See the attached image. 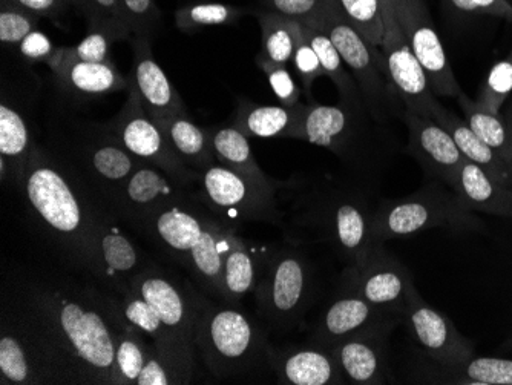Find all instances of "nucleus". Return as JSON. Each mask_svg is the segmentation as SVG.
<instances>
[{
  "label": "nucleus",
  "instance_id": "26",
  "mask_svg": "<svg viewBox=\"0 0 512 385\" xmlns=\"http://www.w3.org/2000/svg\"><path fill=\"white\" fill-rule=\"evenodd\" d=\"M7 310V309H5ZM8 312V310H7ZM10 313L2 316L0 335V381L2 384L36 385L50 384L48 373L36 347L25 330Z\"/></svg>",
  "mask_w": 512,
  "mask_h": 385
},
{
  "label": "nucleus",
  "instance_id": "3",
  "mask_svg": "<svg viewBox=\"0 0 512 385\" xmlns=\"http://www.w3.org/2000/svg\"><path fill=\"white\" fill-rule=\"evenodd\" d=\"M192 198L184 195L171 201L135 229L186 269L209 297L223 301L224 260L234 246L237 228L215 218Z\"/></svg>",
  "mask_w": 512,
  "mask_h": 385
},
{
  "label": "nucleus",
  "instance_id": "53",
  "mask_svg": "<svg viewBox=\"0 0 512 385\" xmlns=\"http://www.w3.org/2000/svg\"><path fill=\"white\" fill-rule=\"evenodd\" d=\"M14 4L39 17L59 19L69 7H74V0H11Z\"/></svg>",
  "mask_w": 512,
  "mask_h": 385
},
{
  "label": "nucleus",
  "instance_id": "22",
  "mask_svg": "<svg viewBox=\"0 0 512 385\" xmlns=\"http://www.w3.org/2000/svg\"><path fill=\"white\" fill-rule=\"evenodd\" d=\"M267 361L279 384L338 385L345 382L332 350L315 343L281 350L269 347Z\"/></svg>",
  "mask_w": 512,
  "mask_h": 385
},
{
  "label": "nucleus",
  "instance_id": "55",
  "mask_svg": "<svg viewBox=\"0 0 512 385\" xmlns=\"http://www.w3.org/2000/svg\"><path fill=\"white\" fill-rule=\"evenodd\" d=\"M505 122H506V128H508V132H509V139H511V148H512V109H511V111L508 112V114H506Z\"/></svg>",
  "mask_w": 512,
  "mask_h": 385
},
{
  "label": "nucleus",
  "instance_id": "24",
  "mask_svg": "<svg viewBox=\"0 0 512 385\" xmlns=\"http://www.w3.org/2000/svg\"><path fill=\"white\" fill-rule=\"evenodd\" d=\"M46 65L50 66L60 88L77 96L100 97L129 89V79L117 70L112 60L100 63L74 60L68 47L56 48Z\"/></svg>",
  "mask_w": 512,
  "mask_h": 385
},
{
  "label": "nucleus",
  "instance_id": "28",
  "mask_svg": "<svg viewBox=\"0 0 512 385\" xmlns=\"http://www.w3.org/2000/svg\"><path fill=\"white\" fill-rule=\"evenodd\" d=\"M427 117L447 129L463 157L479 165L494 180L500 181L503 185L512 186V166H509L496 151L482 142L467 122L454 116L453 112L445 109L439 102L433 106Z\"/></svg>",
  "mask_w": 512,
  "mask_h": 385
},
{
  "label": "nucleus",
  "instance_id": "46",
  "mask_svg": "<svg viewBox=\"0 0 512 385\" xmlns=\"http://www.w3.org/2000/svg\"><path fill=\"white\" fill-rule=\"evenodd\" d=\"M256 63L266 74L267 82L281 105L289 106V108L298 105L301 89L298 88L292 74L287 70V65L269 62L263 56L256 57Z\"/></svg>",
  "mask_w": 512,
  "mask_h": 385
},
{
  "label": "nucleus",
  "instance_id": "1",
  "mask_svg": "<svg viewBox=\"0 0 512 385\" xmlns=\"http://www.w3.org/2000/svg\"><path fill=\"white\" fill-rule=\"evenodd\" d=\"M10 312L36 347L50 384L115 385V339L123 316L112 298L37 283Z\"/></svg>",
  "mask_w": 512,
  "mask_h": 385
},
{
  "label": "nucleus",
  "instance_id": "32",
  "mask_svg": "<svg viewBox=\"0 0 512 385\" xmlns=\"http://www.w3.org/2000/svg\"><path fill=\"white\" fill-rule=\"evenodd\" d=\"M36 143L31 137L30 126L23 112L13 105L7 96L2 97L0 106V158L7 163L17 186H22L28 160Z\"/></svg>",
  "mask_w": 512,
  "mask_h": 385
},
{
  "label": "nucleus",
  "instance_id": "54",
  "mask_svg": "<svg viewBox=\"0 0 512 385\" xmlns=\"http://www.w3.org/2000/svg\"><path fill=\"white\" fill-rule=\"evenodd\" d=\"M382 4L387 5L391 10L396 11L407 2V0H381Z\"/></svg>",
  "mask_w": 512,
  "mask_h": 385
},
{
  "label": "nucleus",
  "instance_id": "20",
  "mask_svg": "<svg viewBox=\"0 0 512 385\" xmlns=\"http://www.w3.org/2000/svg\"><path fill=\"white\" fill-rule=\"evenodd\" d=\"M359 112L342 102L336 106L304 105L293 139L324 146L348 160L355 155Z\"/></svg>",
  "mask_w": 512,
  "mask_h": 385
},
{
  "label": "nucleus",
  "instance_id": "29",
  "mask_svg": "<svg viewBox=\"0 0 512 385\" xmlns=\"http://www.w3.org/2000/svg\"><path fill=\"white\" fill-rule=\"evenodd\" d=\"M154 120L163 129L172 149L184 165L194 171L203 172L217 163L212 151L211 131L195 125L189 114H174Z\"/></svg>",
  "mask_w": 512,
  "mask_h": 385
},
{
  "label": "nucleus",
  "instance_id": "13",
  "mask_svg": "<svg viewBox=\"0 0 512 385\" xmlns=\"http://www.w3.org/2000/svg\"><path fill=\"white\" fill-rule=\"evenodd\" d=\"M401 318L428 358L440 367L460 366L473 358L474 346L470 339L460 335L453 321L444 313L425 303L417 290L408 298Z\"/></svg>",
  "mask_w": 512,
  "mask_h": 385
},
{
  "label": "nucleus",
  "instance_id": "21",
  "mask_svg": "<svg viewBox=\"0 0 512 385\" xmlns=\"http://www.w3.org/2000/svg\"><path fill=\"white\" fill-rule=\"evenodd\" d=\"M131 42L134 62H132L129 85L137 91L138 97L152 119L174 116V114H188V109L177 89L152 56L151 40L132 37Z\"/></svg>",
  "mask_w": 512,
  "mask_h": 385
},
{
  "label": "nucleus",
  "instance_id": "37",
  "mask_svg": "<svg viewBox=\"0 0 512 385\" xmlns=\"http://www.w3.org/2000/svg\"><path fill=\"white\" fill-rule=\"evenodd\" d=\"M152 346L145 343L142 332L123 318L115 339V385H137Z\"/></svg>",
  "mask_w": 512,
  "mask_h": 385
},
{
  "label": "nucleus",
  "instance_id": "10",
  "mask_svg": "<svg viewBox=\"0 0 512 385\" xmlns=\"http://www.w3.org/2000/svg\"><path fill=\"white\" fill-rule=\"evenodd\" d=\"M106 126L117 137L120 145L138 162L157 166L186 188L200 183V172L181 162L165 132L146 111L137 91L131 85L122 111L111 122L106 123Z\"/></svg>",
  "mask_w": 512,
  "mask_h": 385
},
{
  "label": "nucleus",
  "instance_id": "34",
  "mask_svg": "<svg viewBox=\"0 0 512 385\" xmlns=\"http://www.w3.org/2000/svg\"><path fill=\"white\" fill-rule=\"evenodd\" d=\"M120 297H122L120 300H114V298H112V301H114L119 312L122 313L123 318H125L131 326H134L138 332H142L143 335L151 339L157 355L160 356V358L168 364L169 369L174 372L178 384H183L180 375H178L177 370H175L174 364H172V350L168 333H166L165 327L161 324L160 316L157 315L154 307L131 289L120 293Z\"/></svg>",
  "mask_w": 512,
  "mask_h": 385
},
{
  "label": "nucleus",
  "instance_id": "40",
  "mask_svg": "<svg viewBox=\"0 0 512 385\" xmlns=\"http://www.w3.org/2000/svg\"><path fill=\"white\" fill-rule=\"evenodd\" d=\"M74 7L88 20L89 31H106L115 40L132 39L122 0H74Z\"/></svg>",
  "mask_w": 512,
  "mask_h": 385
},
{
  "label": "nucleus",
  "instance_id": "17",
  "mask_svg": "<svg viewBox=\"0 0 512 385\" xmlns=\"http://www.w3.org/2000/svg\"><path fill=\"white\" fill-rule=\"evenodd\" d=\"M188 194V188L157 166L140 162L112 205L111 214L137 226L154 212Z\"/></svg>",
  "mask_w": 512,
  "mask_h": 385
},
{
  "label": "nucleus",
  "instance_id": "15",
  "mask_svg": "<svg viewBox=\"0 0 512 385\" xmlns=\"http://www.w3.org/2000/svg\"><path fill=\"white\" fill-rule=\"evenodd\" d=\"M111 212H103L92 232L88 272L115 292L129 289L132 278L146 267L128 235L115 224Z\"/></svg>",
  "mask_w": 512,
  "mask_h": 385
},
{
  "label": "nucleus",
  "instance_id": "52",
  "mask_svg": "<svg viewBox=\"0 0 512 385\" xmlns=\"http://www.w3.org/2000/svg\"><path fill=\"white\" fill-rule=\"evenodd\" d=\"M454 8L465 13H485L512 20V7L506 0H448Z\"/></svg>",
  "mask_w": 512,
  "mask_h": 385
},
{
  "label": "nucleus",
  "instance_id": "48",
  "mask_svg": "<svg viewBox=\"0 0 512 385\" xmlns=\"http://www.w3.org/2000/svg\"><path fill=\"white\" fill-rule=\"evenodd\" d=\"M117 42L115 37L102 30H91L88 36L76 45L68 47L69 56L82 62H109L111 60L112 43Z\"/></svg>",
  "mask_w": 512,
  "mask_h": 385
},
{
  "label": "nucleus",
  "instance_id": "23",
  "mask_svg": "<svg viewBox=\"0 0 512 385\" xmlns=\"http://www.w3.org/2000/svg\"><path fill=\"white\" fill-rule=\"evenodd\" d=\"M375 212L359 200H339L327 209V231L341 254L359 266L379 246L373 234Z\"/></svg>",
  "mask_w": 512,
  "mask_h": 385
},
{
  "label": "nucleus",
  "instance_id": "30",
  "mask_svg": "<svg viewBox=\"0 0 512 385\" xmlns=\"http://www.w3.org/2000/svg\"><path fill=\"white\" fill-rule=\"evenodd\" d=\"M296 106H261L240 100L234 125L247 137L258 139H293L302 112Z\"/></svg>",
  "mask_w": 512,
  "mask_h": 385
},
{
  "label": "nucleus",
  "instance_id": "35",
  "mask_svg": "<svg viewBox=\"0 0 512 385\" xmlns=\"http://www.w3.org/2000/svg\"><path fill=\"white\" fill-rule=\"evenodd\" d=\"M212 151L215 160L227 168L241 172L264 185H272L270 178L261 171L250 148L247 135L237 126H221L211 129Z\"/></svg>",
  "mask_w": 512,
  "mask_h": 385
},
{
  "label": "nucleus",
  "instance_id": "33",
  "mask_svg": "<svg viewBox=\"0 0 512 385\" xmlns=\"http://www.w3.org/2000/svg\"><path fill=\"white\" fill-rule=\"evenodd\" d=\"M299 24H301L302 31H304V36L315 50L325 76L329 77L338 88L341 102L350 106V108L356 109V111H364L365 103L361 89H359L355 77L350 76L348 71L345 70L344 60H342L339 51L336 50L335 43L321 28L316 27L312 22H299Z\"/></svg>",
  "mask_w": 512,
  "mask_h": 385
},
{
  "label": "nucleus",
  "instance_id": "44",
  "mask_svg": "<svg viewBox=\"0 0 512 385\" xmlns=\"http://www.w3.org/2000/svg\"><path fill=\"white\" fill-rule=\"evenodd\" d=\"M39 16L23 10L11 0H0V42L19 45L28 34L36 31Z\"/></svg>",
  "mask_w": 512,
  "mask_h": 385
},
{
  "label": "nucleus",
  "instance_id": "25",
  "mask_svg": "<svg viewBox=\"0 0 512 385\" xmlns=\"http://www.w3.org/2000/svg\"><path fill=\"white\" fill-rule=\"evenodd\" d=\"M394 316L398 315L379 309L365 298L359 297L358 293L347 290L324 310L316 324L312 341L318 346L330 349L341 339L382 321L393 320Z\"/></svg>",
  "mask_w": 512,
  "mask_h": 385
},
{
  "label": "nucleus",
  "instance_id": "42",
  "mask_svg": "<svg viewBox=\"0 0 512 385\" xmlns=\"http://www.w3.org/2000/svg\"><path fill=\"white\" fill-rule=\"evenodd\" d=\"M345 17L358 33L379 48L384 39V13L381 0H339Z\"/></svg>",
  "mask_w": 512,
  "mask_h": 385
},
{
  "label": "nucleus",
  "instance_id": "11",
  "mask_svg": "<svg viewBox=\"0 0 512 385\" xmlns=\"http://www.w3.org/2000/svg\"><path fill=\"white\" fill-rule=\"evenodd\" d=\"M201 198L207 209L230 220H275L273 186L214 163L200 172Z\"/></svg>",
  "mask_w": 512,
  "mask_h": 385
},
{
  "label": "nucleus",
  "instance_id": "6",
  "mask_svg": "<svg viewBox=\"0 0 512 385\" xmlns=\"http://www.w3.org/2000/svg\"><path fill=\"white\" fill-rule=\"evenodd\" d=\"M129 289L148 301L168 333L172 364L183 384L194 378L195 292L160 267L146 266Z\"/></svg>",
  "mask_w": 512,
  "mask_h": 385
},
{
  "label": "nucleus",
  "instance_id": "19",
  "mask_svg": "<svg viewBox=\"0 0 512 385\" xmlns=\"http://www.w3.org/2000/svg\"><path fill=\"white\" fill-rule=\"evenodd\" d=\"M405 125L408 128V151L422 166L453 188L457 172L467 158L457 148L447 129L430 117L405 109Z\"/></svg>",
  "mask_w": 512,
  "mask_h": 385
},
{
  "label": "nucleus",
  "instance_id": "38",
  "mask_svg": "<svg viewBox=\"0 0 512 385\" xmlns=\"http://www.w3.org/2000/svg\"><path fill=\"white\" fill-rule=\"evenodd\" d=\"M256 16L260 20L261 33H263V42H261L263 50L260 56L279 65L292 62L301 24L272 11H261L256 13Z\"/></svg>",
  "mask_w": 512,
  "mask_h": 385
},
{
  "label": "nucleus",
  "instance_id": "27",
  "mask_svg": "<svg viewBox=\"0 0 512 385\" xmlns=\"http://www.w3.org/2000/svg\"><path fill=\"white\" fill-rule=\"evenodd\" d=\"M453 189L470 209L512 217V186L494 180L470 160H465L460 166Z\"/></svg>",
  "mask_w": 512,
  "mask_h": 385
},
{
  "label": "nucleus",
  "instance_id": "47",
  "mask_svg": "<svg viewBox=\"0 0 512 385\" xmlns=\"http://www.w3.org/2000/svg\"><path fill=\"white\" fill-rule=\"evenodd\" d=\"M292 63L295 66L299 79H301L302 85H304V91H306L307 96H310L313 82L319 79V77L325 76V74L315 50H313L306 36H304L302 27L301 31H299L298 40H296Z\"/></svg>",
  "mask_w": 512,
  "mask_h": 385
},
{
  "label": "nucleus",
  "instance_id": "4",
  "mask_svg": "<svg viewBox=\"0 0 512 385\" xmlns=\"http://www.w3.org/2000/svg\"><path fill=\"white\" fill-rule=\"evenodd\" d=\"M195 347L215 378H237L267 359L266 335L243 310L195 293Z\"/></svg>",
  "mask_w": 512,
  "mask_h": 385
},
{
  "label": "nucleus",
  "instance_id": "36",
  "mask_svg": "<svg viewBox=\"0 0 512 385\" xmlns=\"http://www.w3.org/2000/svg\"><path fill=\"white\" fill-rule=\"evenodd\" d=\"M431 381L445 384L512 385V359L471 358L456 367H440Z\"/></svg>",
  "mask_w": 512,
  "mask_h": 385
},
{
  "label": "nucleus",
  "instance_id": "31",
  "mask_svg": "<svg viewBox=\"0 0 512 385\" xmlns=\"http://www.w3.org/2000/svg\"><path fill=\"white\" fill-rule=\"evenodd\" d=\"M266 266L267 261L258 254V249L237 235L224 260L223 303L237 306L247 293L256 289Z\"/></svg>",
  "mask_w": 512,
  "mask_h": 385
},
{
  "label": "nucleus",
  "instance_id": "18",
  "mask_svg": "<svg viewBox=\"0 0 512 385\" xmlns=\"http://www.w3.org/2000/svg\"><path fill=\"white\" fill-rule=\"evenodd\" d=\"M391 321H382L353 333L330 347L345 382L379 385L388 381L387 335Z\"/></svg>",
  "mask_w": 512,
  "mask_h": 385
},
{
  "label": "nucleus",
  "instance_id": "8",
  "mask_svg": "<svg viewBox=\"0 0 512 385\" xmlns=\"http://www.w3.org/2000/svg\"><path fill=\"white\" fill-rule=\"evenodd\" d=\"M312 270L299 252L284 249L267 261L256 286L258 312L276 330H290L309 306Z\"/></svg>",
  "mask_w": 512,
  "mask_h": 385
},
{
  "label": "nucleus",
  "instance_id": "39",
  "mask_svg": "<svg viewBox=\"0 0 512 385\" xmlns=\"http://www.w3.org/2000/svg\"><path fill=\"white\" fill-rule=\"evenodd\" d=\"M457 102L467 117L468 126L476 132L477 137L496 151L509 166H512L511 139H509L505 119L500 114L486 111L465 93L457 97Z\"/></svg>",
  "mask_w": 512,
  "mask_h": 385
},
{
  "label": "nucleus",
  "instance_id": "9",
  "mask_svg": "<svg viewBox=\"0 0 512 385\" xmlns=\"http://www.w3.org/2000/svg\"><path fill=\"white\" fill-rule=\"evenodd\" d=\"M459 197L425 189L413 197L385 203L373 218V234L379 244L393 238L411 237L431 228H468L474 218Z\"/></svg>",
  "mask_w": 512,
  "mask_h": 385
},
{
  "label": "nucleus",
  "instance_id": "51",
  "mask_svg": "<svg viewBox=\"0 0 512 385\" xmlns=\"http://www.w3.org/2000/svg\"><path fill=\"white\" fill-rule=\"evenodd\" d=\"M17 47H19L20 56L23 59L30 60V62L48 63V60L56 51L50 37L37 30L28 34Z\"/></svg>",
  "mask_w": 512,
  "mask_h": 385
},
{
  "label": "nucleus",
  "instance_id": "7",
  "mask_svg": "<svg viewBox=\"0 0 512 385\" xmlns=\"http://www.w3.org/2000/svg\"><path fill=\"white\" fill-rule=\"evenodd\" d=\"M321 28L335 43L336 50L341 54L345 65L353 71L356 83L361 89L365 106L376 120L384 119V109L388 105L387 65L384 54L358 33L350 20L345 17L339 0H332L315 19L306 20ZM391 82V80H390Z\"/></svg>",
  "mask_w": 512,
  "mask_h": 385
},
{
  "label": "nucleus",
  "instance_id": "2",
  "mask_svg": "<svg viewBox=\"0 0 512 385\" xmlns=\"http://www.w3.org/2000/svg\"><path fill=\"white\" fill-rule=\"evenodd\" d=\"M20 189L43 232L88 270L92 232L106 209L79 174L56 152L36 143Z\"/></svg>",
  "mask_w": 512,
  "mask_h": 385
},
{
  "label": "nucleus",
  "instance_id": "43",
  "mask_svg": "<svg viewBox=\"0 0 512 385\" xmlns=\"http://www.w3.org/2000/svg\"><path fill=\"white\" fill-rule=\"evenodd\" d=\"M512 93V53L491 68L477 97V105L493 114H500L503 103Z\"/></svg>",
  "mask_w": 512,
  "mask_h": 385
},
{
  "label": "nucleus",
  "instance_id": "49",
  "mask_svg": "<svg viewBox=\"0 0 512 385\" xmlns=\"http://www.w3.org/2000/svg\"><path fill=\"white\" fill-rule=\"evenodd\" d=\"M332 0H264L267 11L289 17L296 22L315 19Z\"/></svg>",
  "mask_w": 512,
  "mask_h": 385
},
{
  "label": "nucleus",
  "instance_id": "41",
  "mask_svg": "<svg viewBox=\"0 0 512 385\" xmlns=\"http://www.w3.org/2000/svg\"><path fill=\"white\" fill-rule=\"evenodd\" d=\"M243 11L218 2H204V4L186 5L175 11V24L178 30L194 34L206 27H220L232 24Z\"/></svg>",
  "mask_w": 512,
  "mask_h": 385
},
{
  "label": "nucleus",
  "instance_id": "50",
  "mask_svg": "<svg viewBox=\"0 0 512 385\" xmlns=\"http://www.w3.org/2000/svg\"><path fill=\"white\" fill-rule=\"evenodd\" d=\"M178 384L174 372L169 369L160 356L155 352V347L152 346L151 353H149L148 361L143 367L142 373L138 376L137 385H174Z\"/></svg>",
  "mask_w": 512,
  "mask_h": 385
},
{
  "label": "nucleus",
  "instance_id": "45",
  "mask_svg": "<svg viewBox=\"0 0 512 385\" xmlns=\"http://www.w3.org/2000/svg\"><path fill=\"white\" fill-rule=\"evenodd\" d=\"M122 7L132 37L152 40L161 25V11L155 0H122Z\"/></svg>",
  "mask_w": 512,
  "mask_h": 385
},
{
  "label": "nucleus",
  "instance_id": "16",
  "mask_svg": "<svg viewBox=\"0 0 512 385\" xmlns=\"http://www.w3.org/2000/svg\"><path fill=\"white\" fill-rule=\"evenodd\" d=\"M347 290L358 293L359 297L379 309L401 316L416 287L407 267L385 254L379 244L364 263L353 267L352 281Z\"/></svg>",
  "mask_w": 512,
  "mask_h": 385
},
{
  "label": "nucleus",
  "instance_id": "12",
  "mask_svg": "<svg viewBox=\"0 0 512 385\" xmlns=\"http://www.w3.org/2000/svg\"><path fill=\"white\" fill-rule=\"evenodd\" d=\"M382 13H384V39H382L381 48L391 83L408 111L428 116L437 100L428 82L427 74L408 45L407 37L394 11L382 4Z\"/></svg>",
  "mask_w": 512,
  "mask_h": 385
},
{
  "label": "nucleus",
  "instance_id": "14",
  "mask_svg": "<svg viewBox=\"0 0 512 385\" xmlns=\"http://www.w3.org/2000/svg\"><path fill=\"white\" fill-rule=\"evenodd\" d=\"M394 14L398 17L414 56L427 74L433 93L457 99L463 91L454 77L424 0H407Z\"/></svg>",
  "mask_w": 512,
  "mask_h": 385
},
{
  "label": "nucleus",
  "instance_id": "5",
  "mask_svg": "<svg viewBox=\"0 0 512 385\" xmlns=\"http://www.w3.org/2000/svg\"><path fill=\"white\" fill-rule=\"evenodd\" d=\"M71 137L53 139L51 149L79 174L97 203L111 212L115 198L140 162L135 160L105 125L71 123Z\"/></svg>",
  "mask_w": 512,
  "mask_h": 385
}]
</instances>
